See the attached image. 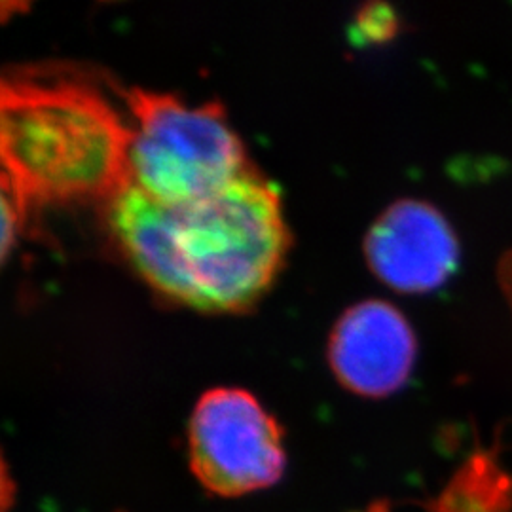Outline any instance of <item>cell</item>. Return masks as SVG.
<instances>
[{
    "mask_svg": "<svg viewBox=\"0 0 512 512\" xmlns=\"http://www.w3.org/2000/svg\"><path fill=\"white\" fill-rule=\"evenodd\" d=\"M112 234L137 272L198 310L251 306L289 247L274 184L247 169L202 198L165 203L129 183L107 200Z\"/></svg>",
    "mask_w": 512,
    "mask_h": 512,
    "instance_id": "obj_1",
    "label": "cell"
},
{
    "mask_svg": "<svg viewBox=\"0 0 512 512\" xmlns=\"http://www.w3.org/2000/svg\"><path fill=\"white\" fill-rule=\"evenodd\" d=\"M131 124L90 76L18 67L0 88L2 184L23 202L110 200L129 175Z\"/></svg>",
    "mask_w": 512,
    "mask_h": 512,
    "instance_id": "obj_2",
    "label": "cell"
},
{
    "mask_svg": "<svg viewBox=\"0 0 512 512\" xmlns=\"http://www.w3.org/2000/svg\"><path fill=\"white\" fill-rule=\"evenodd\" d=\"M131 183L165 203L202 198L249 167L238 133L217 103L190 105L171 93L131 88Z\"/></svg>",
    "mask_w": 512,
    "mask_h": 512,
    "instance_id": "obj_3",
    "label": "cell"
},
{
    "mask_svg": "<svg viewBox=\"0 0 512 512\" xmlns=\"http://www.w3.org/2000/svg\"><path fill=\"white\" fill-rule=\"evenodd\" d=\"M188 440L192 473L211 494H251L285 473L283 431L245 389L207 391L194 408Z\"/></svg>",
    "mask_w": 512,
    "mask_h": 512,
    "instance_id": "obj_4",
    "label": "cell"
},
{
    "mask_svg": "<svg viewBox=\"0 0 512 512\" xmlns=\"http://www.w3.org/2000/svg\"><path fill=\"white\" fill-rule=\"evenodd\" d=\"M370 268L404 293H427L458 270L459 243L439 209L420 200L389 205L365 239Z\"/></svg>",
    "mask_w": 512,
    "mask_h": 512,
    "instance_id": "obj_5",
    "label": "cell"
},
{
    "mask_svg": "<svg viewBox=\"0 0 512 512\" xmlns=\"http://www.w3.org/2000/svg\"><path fill=\"white\" fill-rule=\"evenodd\" d=\"M416 349V336L401 311L384 300H366L338 319L329 359L336 378L353 393L385 397L406 384Z\"/></svg>",
    "mask_w": 512,
    "mask_h": 512,
    "instance_id": "obj_6",
    "label": "cell"
},
{
    "mask_svg": "<svg viewBox=\"0 0 512 512\" xmlns=\"http://www.w3.org/2000/svg\"><path fill=\"white\" fill-rule=\"evenodd\" d=\"M368 512H387V511H385L384 505H372V507H370V511H368Z\"/></svg>",
    "mask_w": 512,
    "mask_h": 512,
    "instance_id": "obj_7",
    "label": "cell"
}]
</instances>
